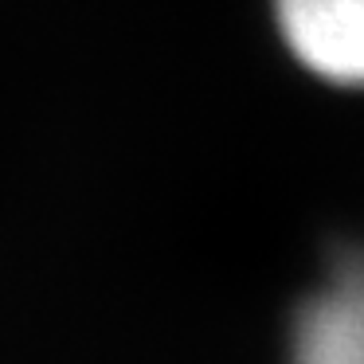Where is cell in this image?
Segmentation results:
<instances>
[{
	"label": "cell",
	"instance_id": "1",
	"mask_svg": "<svg viewBox=\"0 0 364 364\" xmlns=\"http://www.w3.org/2000/svg\"><path fill=\"white\" fill-rule=\"evenodd\" d=\"M274 16L314 75L364 87V0H274Z\"/></svg>",
	"mask_w": 364,
	"mask_h": 364
},
{
	"label": "cell",
	"instance_id": "2",
	"mask_svg": "<svg viewBox=\"0 0 364 364\" xmlns=\"http://www.w3.org/2000/svg\"><path fill=\"white\" fill-rule=\"evenodd\" d=\"M290 364H364V255L345 259L301 306Z\"/></svg>",
	"mask_w": 364,
	"mask_h": 364
}]
</instances>
